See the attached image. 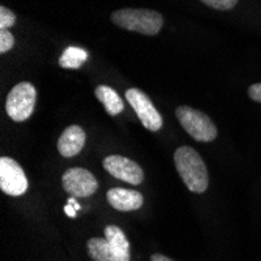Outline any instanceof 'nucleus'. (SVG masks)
Segmentation results:
<instances>
[{
  "instance_id": "f03ea898",
  "label": "nucleus",
  "mask_w": 261,
  "mask_h": 261,
  "mask_svg": "<svg viewBox=\"0 0 261 261\" xmlns=\"http://www.w3.org/2000/svg\"><path fill=\"white\" fill-rule=\"evenodd\" d=\"M174 163L181 181L189 191L202 194L208 189V169L202 156L189 146H181L174 153Z\"/></svg>"
},
{
  "instance_id": "39448f33",
  "label": "nucleus",
  "mask_w": 261,
  "mask_h": 261,
  "mask_svg": "<svg viewBox=\"0 0 261 261\" xmlns=\"http://www.w3.org/2000/svg\"><path fill=\"white\" fill-rule=\"evenodd\" d=\"M36 89L29 82L17 83L8 94L5 110L14 122H25L35 111Z\"/></svg>"
},
{
  "instance_id": "6e6552de",
  "label": "nucleus",
  "mask_w": 261,
  "mask_h": 261,
  "mask_svg": "<svg viewBox=\"0 0 261 261\" xmlns=\"http://www.w3.org/2000/svg\"><path fill=\"white\" fill-rule=\"evenodd\" d=\"M61 185L70 197H89L99 189V181L88 169L70 168L61 177Z\"/></svg>"
},
{
  "instance_id": "f257e3e1",
  "label": "nucleus",
  "mask_w": 261,
  "mask_h": 261,
  "mask_svg": "<svg viewBox=\"0 0 261 261\" xmlns=\"http://www.w3.org/2000/svg\"><path fill=\"white\" fill-rule=\"evenodd\" d=\"M86 249L92 261H130V241L117 225H107L105 238H91Z\"/></svg>"
},
{
  "instance_id": "f8f14e48",
  "label": "nucleus",
  "mask_w": 261,
  "mask_h": 261,
  "mask_svg": "<svg viewBox=\"0 0 261 261\" xmlns=\"http://www.w3.org/2000/svg\"><path fill=\"white\" fill-rule=\"evenodd\" d=\"M96 97L102 102L110 116H117L124 111V100L113 88L107 85H99L96 88Z\"/></svg>"
},
{
  "instance_id": "1a4fd4ad",
  "label": "nucleus",
  "mask_w": 261,
  "mask_h": 261,
  "mask_svg": "<svg viewBox=\"0 0 261 261\" xmlns=\"http://www.w3.org/2000/svg\"><path fill=\"white\" fill-rule=\"evenodd\" d=\"M105 171L113 175L114 178H119L130 185H141L144 181V171L141 166L122 155H110L103 160Z\"/></svg>"
},
{
  "instance_id": "dca6fc26",
  "label": "nucleus",
  "mask_w": 261,
  "mask_h": 261,
  "mask_svg": "<svg viewBox=\"0 0 261 261\" xmlns=\"http://www.w3.org/2000/svg\"><path fill=\"white\" fill-rule=\"evenodd\" d=\"M14 47V36L8 30H0V54H7Z\"/></svg>"
},
{
  "instance_id": "aec40b11",
  "label": "nucleus",
  "mask_w": 261,
  "mask_h": 261,
  "mask_svg": "<svg viewBox=\"0 0 261 261\" xmlns=\"http://www.w3.org/2000/svg\"><path fill=\"white\" fill-rule=\"evenodd\" d=\"M67 203H70V205H72V206H74V208H75L77 211L80 210V205H79V202L75 200V197H70V199L67 200Z\"/></svg>"
},
{
  "instance_id": "2eb2a0df",
  "label": "nucleus",
  "mask_w": 261,
  "mask_h": 261,
  "mask_svg": "<svg viewBox=\"0 0 261 261\" xmlns=\"http://www.w3.org/2000/svg\"><path fill=\"white\" fill-rule=\"evenodd\" d=\"M202 2L211 8L215 10H221V11H228L231 8L236 7V4L240 2V0H202Z\"/></svg>"
},
{
  "instance_id": "20e7f679",
  "label": "nucleus",
  "mask_w": 261,
  "mask_h": 261,
  "mask_svg": "<svg viewBox=\"0 0 261 261\" xmlns=\"http://www.w3.org/2000/svg\"><path fill=\"white\" fill-rule=\"evenodd\" d=\"M175 116L183 130L199 142H211L218 136V128L210 117L188 105H181L175 110Z\"/></svg>"
},
{
  "instance_id": "6ab92c4d",
  "label": "nucleus",
  "mask_w": 261,
  "mask_h": 261,
  "mask_svg": "<svg viewBox=\"0 0 261 261\" xmlns=\"http://www.w3.org/2000/svg\"><path fill=\"white\" fill-rule=\"evenodd\" d=\"M150 261H174V259H171L169 256H166V255H161V253H153L150 256Z\"/></svg>"
},
{
  "instance_id": "423d86ee",
  "label": "nucleus",
  "mask_w": 261,
  "mask_h": 261,
  "mask_svg": "<svg viewBox=\"0 0 261 261\" xmlns=\"http://www.w3.org/2000/svg\"><path fill=\"white\" fill-rule=\"evenodd\" d=\"M125 99L130 107L135 110L136 116L139 117L141 124L144 125L149 132H158L163 127V117L150 97L144 91L138 88H130L125 92Z\"/></svg>"
},
{
  "instance_id": "7ed1b4c3",
  "label": "nucleus",
  "mask_w": 261,
  "mask_h": 261,
  "mask_svg": "<svg viewBox=\"0 0 261 261\" xmlns=\"http://www.w3.org/2000/svg\"><path fill=\"white\" fill-rule=\"evenodd\" d=\"M111 20L117 27L136 32L141 35L155 36L163 27V16L153 10L146 8H122L111 14Z\"/></svg>"
},
{
  "instance_id": "f3484780",
  "label": "nucleus",
  "mask_w": 261,
  "mask_h": 261,
  "mask_svg": "<svg viewBox=\"0 0 261 261\" xmlns=\"http://www.w3.org/2000/svg\"><path fill=\"white\" fill-rule=\"evenodd\" d=\"M247 94H249V97H250L252 100H255V102L261 103V83H255V85H252V86L249 88Z\"/></svg>"
},
{
  "instance_id": "0eeeda50",
  "label": "nucleus",
  "mask_w": 261,
  "mask_h": 261,
  "mask_svg": "<svg viewBox=\"0 0 261 261\" xmlns=\"http://www.w3.org/2000/svg\"><path fill=\"white\" fill-rule=\"evenodd\" d=\"M0 189L13 197L25 194L29 189V180L22 166L8 156L0 158Z\"/></svg>"
},
{
  "instance_id": "4468645a",
  "label": "nucleus",
  "mask_w": 261,
  "mask_h": 261,
  "mask_svg": "<svg viewBox=\"0 0 261 261\" xmlns=\"http://www.w3.org/2000/svg\"><path fill=\"white\" fill-rule=\"evenodd\" d=\"M16 23V14L7 7H0V30H8Z\"/></svg>"
},
{
  "instance_id": "a211bd4d",
  "label": "nucleus",
  "mask_w": 261,
  "mask_h": 261,
  "mask_svg": "<svg viewBox=\"0 0 261 261\" xmlns=\"http://www.w3.org/2000/svg\"><path fill=\"white\" fill-rule=\"evenodd\" d=\"M64 211H66V215L69 216V218H75L77 216V210L74 208V206H70V203H67L66 206H64Z\"/></svg>"
},
{
  "instance_id": "9d476101",
  "label": "nucleus",
  "mask_w": 261,
  "mask_h": 261,
  "mask_svg": "<svg viewBox=\"0 0 261 261\" xmlns=\"http://www.w3.org/2000/svg\"><path fill=\"white\" fill-rule=\"evenodd\" d=\"M86 144V133L80 125H69L58 138V152L64 158H72L82 152Z\"/></svg>"
},
{
  "instance_id": "9b49d317",
  "label": "nucleus",
  "mask_w": 261,
  "mask_h": 261,
  "mask_svg": "<svg viewBox=\"0 0 261 261\" xmlns=\"http://www.w3.org/2000/svg\"><path fill=\"white\" fill-rule=\"evenodd\" d=\"M107 200L114 210L122 213L136 211L144 203V197L141 193L125 188H111L107 193Z\"/></svg>"
},
{
  "instance_id": "ddd939ff",
  "label": "nucleus",
  "mask_w": 261,
  "mask_h": 261,
  "mask_svg": "<svg viewBox=\"0 0 261 261\" xmlns=\"http://www.w3.org/2000/svg\"><path fill=\"white\" fill-rule=\"evenodd\" d=\"M86 60H88V52L85 49L70 45L60 57V66L64 69H79L86 63Z\"/></svg>"
}]
</instances>
